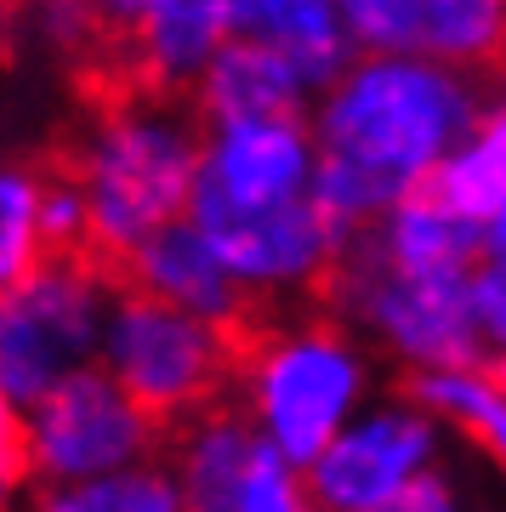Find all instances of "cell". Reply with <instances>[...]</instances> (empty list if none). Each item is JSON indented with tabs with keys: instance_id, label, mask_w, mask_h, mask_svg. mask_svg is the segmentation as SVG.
Here are the masks:
<instances>
[{
	"instance_id": "6da1fadb",
	"label": "cell",
	"mask_w": 506,
	"mask_h": 512,
	"mask_svg": "<svg viewBox=\"0 0 506 512\" xmlns=\"http://www.w3.org/2000/svg\"><path fill=\"white\" fill-rule=\"evenodd\" d=\"M188 217L256 302L325 291L359 239L319 194V137L308 114L205 126Z\"/></svg>"
},
{
	"instance_id": "7a4b0ae2",
	"label": "cell",
	"mask_w": 506,
	"mask_h": 512,
	"mask_svg": "<svg viewBox=\"0 0 506 512\" xmlns=\"http://www.w3.org/2000/svg\"><path fill=\"white\" fill-rule=\"evenodd\" d=\"M484 80L455 63L359 52L313 97L319 194L359 234L416 188H433L484 114Z\"/></svg>"
},
{
	"instance_id": "3957f363",
	"label": "cell",
	"mask_w": 506,
	"mask_h": 512,
	"mask_svg": "<svg viewBox=\"0 0 506 512\" xmlns=\"http://www.w3.org/2000/svg\"><path fill=\"white\" fill-rule=\"evenodd\" d=\"M205 154V120L154 86L109 97L74 137V183L91 205V251L126 262L143 239L188 217Z\"/></svg>"
},
{
	"instance_id": "277c9868",
	"label": "cell",
	"mask_w": 506,
	"mask_h": 512,
	"mask_svg": "<svg viewBox=\"0 0 506 512\" xmlns=\"http://www.w3.org/2000/svg\"><path fill=\"white\" fill-rule=\"evenodd\" d=\"M376 399V348L336 308L290 313L239 353L234 404L273 450L308 467Z\"/></svg>"
},
{
	"instance_id": "5b68a950",
	"label": "cell",
	"mask_w": 506,
	"mask_h": 512,
	"mask_svg": "<svg viewBox=\"0 0 506 512\" xmlns=\"http://www.w3.org/2000/svg\"><path fill=\"white\" fill-rule=\"evenodd\" d=\"M325 308L342 313L404 376L489 359L478 319V268H410L353 239L325 285Z\"/></svg>"
},
{
	"instance_id": "8992f818",
	"label": "cell",
	"mask_w": 506,
	"mask_h": 512,
	"mask_svg": "<svg viewBox=\"0 0 506 512\" xmlns=\"http://www.w3.org/2000/svg\"><path fill=\"white\" fill-rule=\"evenodd\" d=\"M97 365L120 376L165 427H182V421L205 416L211 404H222V393L234 387L239 342L228 325L199 319L126 279L114 285Z\"/></svg>"
},
{
	"instance_id": "52a82bcc",
	"label": "cell",
	"mask_w": 506,
	"mask_h": 512,
	"mask_svg": "<svg viewBox=\"0 0 506 512\" xmlns=\"http://www.w3.org/2000/svg\"><path fill=\"white\" fill-rule=\"evenodd\" d=\"M114 279L97 251H52L40 268L0 285V387L29 410L63 376L97 365Z\"/></svg>"
},
{
	"instance_id": "ba28073f",
	"label": "cell",
	"mask_w": 506,
	"mask_h": 512,
	"mask_svg": "<svg viewBox=\"0 0 506 512\" xmlns=\"http://www.w3.org/2000/svg\"><path fill=\"white\" fill-rule=\"evenodd\" d=\"M165 444V421L103 365L63 376L52 393L29 404V461L35 484L103 478L137 461H154Z\"/></svg>"
},
{
	"instance_id": "9c48e42d",
	"label": "cell",
	"mask_w": 506,
	"mask_h": 512,
	"mask_svg": "<svg viewBox=\"0 0 506 512\" xmlns=\"http://www.w3.org/2000/svg\"><path fill=\"white\" fill-rule=\"evenodd\" d=\"M444 450L450 427L416 393H376L308 461V484L325 512H370L427 473H444Z\"/></svg>"
},
{
	"instance_id": "30bf717a",
	"label": "cell",
	"mask_w": 506,
	"mask_h": 512,
	"mask_svg": "<svg viewBox=\"0 0 506 512\" xmlns=\"http://www.w3.org/2000/svg\"><path fill=\"white\" fill-rule=\"evenodd\" d=\"M188 512H325L308 484V467L273 450L239 404H211L182 421L171 444Z\"/></svg>"
},
{
	"instance_id": "8fae6325",
	"label": "cell",
	"mask_w": 506,
	"mask_h": 512,
	"mask_svg": "<svg viewBox=\"0 0 506 512\" xmlns=\"http://www.w3.org/2000/svg\"><path fill=\"white\" fill-rule=\"evenodd\" d=\"M359 52L433 57L489 74L506 63V0H342Z\"/></svg>"
},
{
	"instance_id": "7c38bea8",
	"label": "cell",
	"mask_w": 506,
	"mask_h": 512,
	"mask_svg": "<svg viewBox=\"0 0 506 512\" xmlns=\"http://www.w3.org/2000/svg\"><path fill=\"white\" fill-rule=\"evenodd\" d=\"M120 268H126L131 285H143V291L165 296V302H177L199 319H217L228 330H239L256 308V296L239 285V274L222 262V251L205 239V228L194 217H182L171 228H160L154 239H143Z\"/></svg>"
},
{
	"instance_id": "4fadbf2b",
	"label": "cell",
	"mask_w": 506,
	"mask_h": 512,
	"mask_svg": "<svg viewBox=\"0 0 506 512\" xmlns=\"http://www.w3.org/2000/svg\"><path fill=\"white\" fill-rule=\"evenodd\" d=\"M308 74L296 69V57L273 40L256 35H228L222 52L205 63V74L194 80L188 103L199 109L205 126L222 120H268V114H308L313 109Z\"/></svg>"
},
{
	"instance_id": "5bb4252c",
	"label": "cell",
	"mask_w": 506,
	"mask_h": 512,
	"mask_svg": "<svg viewBox=\"0 0 506 512\" xmlns=\"http://www.w3.org/2000/svg\"><path fill=\"white\" fill-rule=\"evenodd\" d=\"M228 35H234V0H148L143 23L126 35L131 80L188 97Z\"/></svg>"
},
{
	"instance_id": "9a60e30c",
	"label": "cell",
	"mask_w": 506,
	"mask_h": 512,
	"mask_svg": "<svg viewBox=\"0 0 506 512\" xmlns=\"http://www.w3.org/2000/svg\"><path fill=\"white\" fill-rule=\"evenodd\" d=\"M433 188L478 222V234H484V268H501L506 274V92L484 103L478 126L444 160Z\"/></svg>"
},
{
	"instance_id": "2e32d148",
	"label": "cell",
	"mask_w": 506,
	"mask_h": 512,
	"mask_svg": "<svg viewBox=\"0 0 506 512\" xmlns=\"http://www.w3.org/2000/svg\"><path fill=\"white\" fill-rule=\"evenodd\" d=\"M234 35L285 46L296 57V69L308 74L313 92H325L359 57L353 29L342 18V0H234Z\"/></svg>"
},
{
	"instance_id": "e0dca14e",
	"label": "cell",
	"mask_w": 506,
	"mask_h": 512,
	"mask_svg": "<svg viewBox=\"0 0 506 512\" xmlns=\"http://www.w3.org/2000/svg\"><path fill=\"white\" fill-rule=\"evenodd\" d=\"M410 393H416L450 433L472 439L506 473V376H501V365L484 359V365L421 370V376H410Z\"/></svg>"
},
{
	"instance_id": "ac0fdd59",
	"label": "cell",
	"mask_w": 506,
	"mask_h": 512,
	"mask_svg": "<svg viewBox=\"0 0 506 512\" xmlns=\"http://www.w3.org/2000/svg\"><path fill=\"white\" fill-rule=\"evenodd\" d=\"M23 512H188L182 507V478L171 461H137L103 478H74V484H35Z\"/></svg>"
},
{
	"instance_id": "d6986e66",
	"label": "cell",
	"mask_w": 506,
	"mask_h": 512,
	"mask_svg": "<svg viewBox=\"0 0 506 512\" xmlns=\"http://www.w3.org/2000/svg\"><path fill=\"white\" fill-rule=\"evenodd\" d=\"M40 200H46V177L23 160H0V285L23 279L52 256L46 222H40Z\"/></svg>"
},
{
	"instance_id": "ffe728a7",
	"label": "cell",
	"mask_w": 506,
	"mask_h": 512,
	"mask_svg": "<svg viewBox=\"0 0 506 512\" xmlns=\"http://www.w3.org/2000/svg\"><path fill=\"white\" fill-rule=\"evenodd\" d=\"M23 29H29L35 46H46L57 57H86L109 35V23L97 18L91 0H23Z\"/></svg>"
},
{
	"instance_id": "44dd1931",
	"label": "cell",
	"mask_w": 506,
	"mask_h": 512,
	"mask_svg": "<svg viewBox=\"0 0 506 512\" xmlns=\"http://www.w3.org/2000/svg\"><path fill=\"white\" fill-rule=\"evenodd\" d=\"M35 484V461H29V410H23L6 387H0V512H18Z\"/></svg>"
},
{
	"instance_id": "7402d4cb",
	"label": "cell",
	"mask_w": 506,
	"mask_h": 512,
	"mask_svg": "<svg viewBox=\"0 0 506 512\" xmlns=\"http://www.w3.org/2000/svg\"><path fill=\"white\" fill-rule=\"evenodd\" d=\"M40 222H46L52 251H91V205H86V188L74 183V171L69 177H46Z\"/></svg>"
},
{
	"instance_id": "603a6c76",
	"label": "cell",
	"mask_w": 506,
	"mask_h": 512,
	"mask_svg": "<svg viewBox=\"0 0 506 512\" xmlns=\"http://www.w3.org/2000/svg\"><path fill=\"white\" fill-rule=\"evenodd\" d=\"M478 319H484V348L495 365H506V274L478 268Z\"/></svg>"
},
{
	"instance_id": "cb8c5ba5",
	"label": "cell",
	"mask_w": 506,
	"mask_h": 512,
	"mask_svg": "<svg viewBox=\"0 0 506 512\" xmlns=\"http://www.w3.org/2000/svg\"><path fill=\"white\" fill-rule=\"evenodd\" d=\"M370 512H467V501L450 484V473H427L421 484H410L404 495H393V501H381Z\"/></svg>"
},
{
	"instance_id": "d4e9b609",
	"label": "cell",
	"mask_w": 506,
	"mask_h": 512,
	"mask_svg": "<svg viewBox=\"0 0 506 512\" xmlns=\"http://www.w3.org/2000/svg\"><path fill=\"white\" fill-rule=\"evenodd\" d=\"M91 6H97V18L109 23V35L126 40L131 29L143 23V6H148V0H91Z\"/></svg>"
}]
</instances>
